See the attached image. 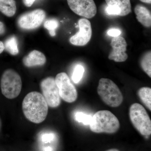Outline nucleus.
<instances>
[{
  "label": "nucleus",
  "mask_w": 151,
  "mask_h": 151,
  "mask_svg": "<svg viewBox=\"0 0 151 151\" xmlns=\"http://www.w3.org/2000/svg\"><path fill=\"white\" fill-rule=\"evenodd\" d=\"M36 0H23L24 5L27 7H30L32 5Z\"/></svg>",
  "instance_id": "b1692460"
},
{
  "label": "nucleus",
  "mask_w": 151,
  "mask_h": 151,
  "mask_svg": "<svg viewBox=\"0 0 151 151\" xmlns=\"http://www.w3.org/2000/svg\"><path fill=\"white\" fill-rule=\"evenodd\" d=\"M112 50L109 54L108 58L115 62L126 61L128 58L127 51V43L124 37L118 36L113 37L111 43Z\"/></svg>",
  "instance_id": "9b49d317"
},
{
  "label": "nucleus",
  "mask_w": 151,
  "mask_h": 151,
  "mask_svg": "<svg viewBox=\"0 0 151 151\" xmlns=\"http://www.w3.org/2000/svg\"><path fill=\"white\" fill-rule=\"evenodd\" d=\"M79 31L69 39L71 44L76 46H84L89 42L92 36L91 24L89 20L80 19L78 21Z\"/></svg>",
  "instance_id": "9d476101"
},
{
  "label": "nucleus",
  "mask_w": 151,
  "mask_h": 151,
  "mask_svg": "<svg viewBox=\"0 0 151 151\" xmlns=\"http://www.w3.org/2000/svg\"><path fill=\"white\" fill-rule=\"evenodd\" d=\"M21 78L18 73L12 69H9L4 72L1 80L2 93L9 99L16 98L21 91Z\"/></svg>",
  "instance_id": "39448f33"
},
{
  "label": "nucleus",
  "mask_w": 151,
  "mask_h": 151,
  "mask_svg": "<svg viewBox=\"0 0 151 151\" xmlns=\"http://www.w3.org/2000/svg\"><path fill=\"white\" fill-rule=\"evenodd\" d=\"M140 65L143 70L149 76L151 77V52H146L142 57L140 60Z\"/></svg>",
  "instance_id": "a211bd4d"
},
{
  "label": "nucleus",
  "mask_w": 151,
  "mask_h": 151,
  "mask_svg": "<svg viewBox=\"0 0 151 151\" xmlns=\"http://www.w3.org/2000/svg\"><path fill=\"white\" fill-rule=\"evenodd\" d=\"M40 87L48 106L52 108L58 107L60 103V97L55 79L52 77L45 78L41 82Z\"/></svg>",
  "instance_id": "0eeeda50"
},
{
  "label": "nucleus",
  "mask_w": 151,
  "mask_h": 151,
  "mask_svg": "<svg viewBox=\"0 0 151 151\" xmlns=\"http://www.w3.org/2000/svg\"><path fill=\"white\" fill-rule=\"evenodd\" d=\"M48 106L42 94L37 92H31L25 97L23 101V112L30 122L40 124L46 119Z\"/></svg>",
  "instance_id": "f257e3e1"
},
{
  "label": "nucleus",
  "mask_w": 151,
  "mask_h": 151,
  "mask_svg": "<svg viewBox=\"0 0 151 151\" xmlns=\"http://www.w3.org/2000/svg\"><path fill=\"white\" fill-rule=\"evenodd\" d=\"M140 1L143 3H147V4H150L151 3V0H140Z\"/></svg>",
  "instance_id": "cd10ccee"
},
{
  "label": "nucleus",
  "mask_w": 151,
  "mask_h": 151,
  "mask_svg": "<svg viewBox=\"0 0 151 151\" xmlns=\"http://www.w3.org/2000/svg\"><path fill=\"white\" fill-rule=\"evenodd\" d=\"M4 44L5 49L9 53L13 55L18 54L19 50L17 40L15 36L9 37Z\"/></svg>",
  "instance_id": "f3484780"
},
{
  "label": "nucleus",
  "mask_w": 151,
  "mask_h": 151,
  "mask_svg": "<svg viewBox=\"0 0 151 151\" xmlns=\"http://www.w3.org/2000/svg\"><path fill=\"white\" fill-rule=\"evenodd\" d=\"M42 151H54V149L51 146H47L42 147Z\"/></svg>",
  "instance_id": "a878e982"
},
{
  "label": "nucleus",
  "mask_w": 151,
  "mask_h": 151,
  "mask_svg": "<svg viewBox=\"0 0 151 151\" xmlns=\"http://www.w3.org/2000/svg\"><path fill=\"white\" fill-rule=\"evenodd\" d=\"M45 17L46 14L44 11L37 9L22 15L18 19V25L22 29H35L43 22Z\"/></svg>",
  "instance_id": "6e6552de"
},
{
  "label": "nucleus",
  "mask_w": 151,
  "mask_h": 151,
  "mask_svg": "<svg viewBox=\"0 0 151 151\" xmlns=\"http://www.w3.org/2000/svg\"><path fill=\"white\" fill-rule=\"evenodd\" d=\"M106 151H119L118 150H117V149H111V150H107Z\"/></svg>",
  "instance_id": "c85d7f7f"
},
{
  "label": "nucleus",
  "mask_w": 151,
  "mask_h": 151,
  "mask_svg": "<svg viewBox=\"0 0 151 151\" xmlns=\"http://www.w3.org/2000/svg\"><path fill=\"white\" fill-rule=\"evenodd\" d=\"M89 127L92 132L96 133L113 134L120 128V123L113 113L103 110L96 112L92 116Z\"/></svg>",
  "instance_id": "f03ea898"
},
{
  "label": "nucleus",
  "mask_w": 151,
  "mask_h": 151,
  "mask_svg": "<svg viewBox=\"0 0 151 151\" xmlns=\"http://www.w3.org/2000/svg\"><path fill=\"white\" fill-rule=\"evenodd\" d=\"M46 61V57L43 53L36 50L31 52L23 59L24 64L28 67L44 65Z\"/></svg>",
  "instance_id": "f8f14e48"
},
{
  "label": "nucleus",
  "mask_w": 151,
  "mask_h": 151,
  "mask_svg": "<svg viewBox=\"0 0 151 151\" xmlns=\"http://www.w3.org/2000/svg\"><path fill=\"white\" fill-rule=\"evenodd\" d=\"M129 116L133 126L141 134L151 135V119L142 105L137 103L132 104L129 109Z\"/></svg>",
  "instance_id": "20e7f679"
},
{
  "label": "nucleus",
  "mask_w": 151,
  "mask_h": 151,
  "mask_svg": "<svg viewBox=\"0 0 151 151\" xmlns=\"http://www.w3.org/2000/svg\"><path fill=\"white\" fill-rule=\"evenodd\" d=\"M134 12L138 21L146 27L151 26V14L150 12L145 6L138 4L135 7Z\"/></svg>",
  "instance_id": "4468645a"
},
{
  "label": "nucleus",
  "mask_w": 151,
  "mask_h": 151,
  "mask_svg": "<svg viewBox=\"0 0 151 151\" xmlns=\"http://www.w3.org/2000/svg\"><path fill=\"white\" fill-rule=\"evenodd\" d=\"M107 33L108 35L114 37L119 36L122 34V32L118 29L112 28L108 30Z\"/></svg>",
  "instance_id": "5701e85b"
},
{
  "label": "nucleus",
  "mask_w": 151,
  "mask_h": 151,
  "mask_svg": "<svg viewBox=\"0 0 151 151\" xmlns=\"http://www.w3.org/2000/svg\"><path fill=\"white\" fill-rule=\"evenodd\" d=\"M97 93L106 105L113 108L119 107L124 98L118 86L111 79L101 78L97 87Z\"/></svg>",
  "instance_id": "7ed1b4c3"
},
{
  "label": "nucleus",
  "mask_w": 151,
  "mask_h": 151,
  "mask_svg": "<svg viewBox=\"0 0 151 151\" xmlns=\"http://www.w3.org/2000/svg\"><path fill=\"white\" fill-rule=\"evenodd\" d=\"M4 44L2 42L0 41V54L2 53L4 50Z\"/></svg>",
  "instance_id": "bb28decb"
},
{
  "label": "nucleus",
  "mask_w": 151,
  "mask_h": 151,
  "mask_svg": "<svg viewBox=\"0 0 151 151\" xmlns=\"http://www.w3.org/2000/svg\"><path fill=\"white\" fill-rule=\"evenodd\" d=\"M5 32V27L3 22H0V35H2Z\"/></svg>",
  "instance_id": "393cba45"
},
{
  "label": "nucleus",
  "mask_w": 151,
  "mask_h": 151,
  "mask_svg": "<svg viewBox=\"0 0 151 151\" xmlns=\"http://www.w3.org/2000/svg\"><path fill=\"white\" fill-rule=\"evenodd\" d=\"M55 139V135L51 132H46L42 134L40 137L41 142L44 144L50 143L54 142Z\"/></svg>",
  "instance_id": "4be33fe9"
},
{
  "label": "nucleus",
  "mask_w": 151,
  "mask_h": 151,
  "mask_svg": "<svg viewBox=\"0 0 151 151\" xmlns=\"http://www.w3.org/2000/svg\"><path fill=\"white\" fill-rule=\"evenodd\" d=\"M16 11V4L14 0H0V12L6 16H13Z\"/></svg>",
  "instance_id": "2eb2a0df"
},
{
  "label": "nucleus",
  "mask_w": 151,
  "mask_h": 151,
  "mask_svg": "<svg viewBox=\"0 0 151 151\" xmlns=\"http://www.w3.org/2000/svg\"><path fill=\"white\" fill-rule=\"evenodd\" d=\"M84 72V68L82 65L79 64L76 65L74 68L71 77L73 82L75 84H77L81 81Z\"/></svg>",
  "instance_id": "aec40b11"
},
{
  "label": "nucleus",
  "mask_w": 151,
  "mask_h": 151,
  "mask_svg": "<svg viewBox=\"0 0 151 151\" xmlns=\"http://www.w3.org/2000/svg\"><path fill=\"white\" fill-rule=\"evenodd\" d=\"M67 3L70 9L80 16L91 19L97 14L94 0H67Z\"/></svg>",
  "instance_id": "1a4fd4ad"
},
{
  "label": "nucleus",
  "mask_w": 151,
  "mask_h": 151,
  "mask_svg": "<svg viewBox=\"0 0 151 151\" xmlns=\"http://www.w3.org/2000/svg\"><path fill=\"white\" fill-rule=\"evenodd\" d=\"M60 97L65 102L73 103L77 99L78 93L70 78L64 72L58 73L55 78Z\"/></svg>",
  "instance_id": "423d86ee"
},
{
  "label": "nucleus",
  "mask_w": 151,
  "mask_h": 151,
  "mask_svg": "<svg viewBox=\"0 0 151 151\" xmlns=\"http://www.w3.org/2000/svg\"><path fill=\"white\" fill-rule=\"evenodd\" d=\"M138 95L142 103L150 111H151V89L148 87H143L139 89Z\"/></svg>",
  "instance_id": "dca6fc26"
},
{
  "label": "nucleus",
  "mask_w": 151,
  "mask_h": 151,
  "mask_svg": "<svg viewBox=\"0 0 151 151\" xmlns=\"http://www.w3.org/2000/svg\"><path fill=\"white\" fill-rule=\"evenodd\" d=\"M107 6L116 9L119 12V16H125L132 12L130 0H105Z\"/></svg>",
  "instance_id": "ddd939ff"
},
{
  "label": "nucleus",
  "mask_w": 151,
  "mask_h": 151,
  "mask_svg": "<svg viewBox=\"0 0 151 151\" xmlns=\"http://www.w3.org/2000/svg\"><path fill=\"white\" fill-rule=\"evenodd\" d=\"M59 22L54 19H49L44 22V27L48 30L50 35L52 37L55 35V30L58 27Z\"/></svg>",
  "instance_id": "6ab92c4d"
},
{
  "label": "nucleus",
  "mask_w": 151,
  "mask_h": 151,
  "mask_svg": "<svg viewBox=\"0 0 151 151\" xmlns=\"http://www.w3.org/2000/svg\"><path fill=\"white\" fill-rule=\"evenodd\" d=\"M74 118L78 123H82L85 125H89L91 123L92 116L82 112H78L75 113Z\"/></svg>",
  "instance_id": "412c9836"
}]
</instances>
